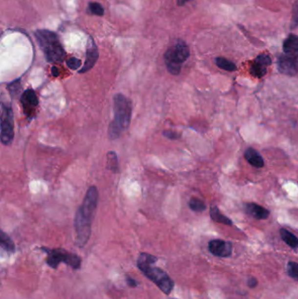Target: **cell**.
<instances>
[{
  "mask_svg": "<svg viewBox=\"0 0 298 299\" xmlns=\"http://www.w3.org/2000/svg\"><path fill=\"white\" fill-rule=\"evenodd\" d=\"M52 74L54 76H58L59 75V69L56 67V66H54L53 68H52Z\"/></svg>",
  "mask_w": 298,
  "mask_h": 299,
  "instance_id": "29",
  "label": "cell"
},
{
  "mask_svg": "<svg viewBox=\"0 0 298 299\" xmlns=\"http://www.w3.org/2000/svg\"><path fill=\"white\" fill-rule=\"evenodd\" d=\"M157 261L156 256L149 254L141 253L137 260V267L165 294L169 295L173 290V281L162 269L152 266Z\"/></svg>",
  "mask_w": 298,
  "mask_h": 299,
  "instance_id": "3",
  "label": "cell"
},
{
  "mask_svg": "<svg viewBox=\"0 0 298 299\" xmlns=\"http://www.w3.org/2000/svg\"><path fill=\"white\" fill-rule=\"evenodd\" d=\"M98 203V190L96 187H89L84 197L83 204L75 214V229L76 233V243L83 247L87 243L90 234L93 218L95 214Z\"/></svg>",
  "mask_w": 298,
  "mask_h": 299,
  "instance_id": "1",
  "label": "cell"
},
{
  "mask_svg": "<svg viewBox=\"0 0 298 299\" xmlns=\"http://www.w3.org/2000/svg\"><path fill=\"white\" fill-rule=\"evenodd\" d=\"M271 64V59L268 54L258 55L250 67V73L256 78H261L267 73V67Z\"/></svg>",
  "mask_w": 298,
  "mask_h": 299,
  "instance_id": "9",
  "label": "cell"
},
{
  "mask_svg": "<svg viewBox=\"0 0 298 299\" xmlns=\"http://www.w3.org/2000/svg\"><path fill=\"white\" fill-rule=\"evenodd\" d=\"M298 25V0H296L293 10H292V17L290 22V28L294 29Z\"/></svg>",
  "mask_w": 298,
  "mask_h": 299,
  "instance_id": "23",
  "label": "cell"
},
{
  "mask_svg": "<svg viewBox=\"0 0 298 299\" xmlns=\"http://www.w3.org/2000/svg\"><path fill=\"white\" fill-rule=\"evenodd\" d=\"M210 215H211L212 219L214 220V221H216V222L222 223V224L228 225V226L233 225L232 220H230L229 218H228L227 216L222 214L220 212L219 208L215 207V206H212L211 209H210Z\"/></svg>",
  "mask_w": 298,
  "mask_h": 299,
  "instance_id": "16",
  "label": "cell"
},
{
  "mask_svg": "<svg viewBox=\"0 0 298 299\" xmlns=\"http://www.w3.org/2000/svg\"><path fill=\"white\" fill-rule=\"evenodd\" d=\"M208 249L213 256L218 257H228L232 254V245L228 241L213 240L208 244Z\"/></svg>",
  "mask_w": 298,
  "mask_h": 299,
  "instance_id": "11",
  "label": "cell"
},
{
  "mask_svg": "<svg viewBox=\"0 0 298 299\" xmlns=\"http://www.w3.org/2000/svg\"><path fill=\"white\" fill-rule=\"evenodd\" d=\"M246 212L253 218L257 220H265L269 216V211L263 207L255 203H248L245 205Z\"/></svg>",
  "mask_w": 298,
  "mask_h": 299,
  "instance_id": "13",
  "label": "cell"
},
{
  "mask_svg": "<svg viewBox=\"0 0 298 299\" xmlns=\"http://www.w3.org/2000/svg\"><path fill=\"white\" fill-rule=\"evenodd\" d=\"M88 9H89V11H90V13H92V14L98 15V16L104 15V7H103L102 4H99V3H96V2L90 3L89 5H88Z\"/></svg>",
  "mask_w": 298,
  "mask_h": 299,
  "instance_id": "24",
  "label": "cell"
},
{
  "mask_svg": "<svg viewBox=\"0 0 298 299\" xmlns=\"http://www.w3.org/2000/svg\"><path fill=\"white\" fill-rule=\"evenodd\" d=\"M34 35L48 63L63 62L66 53L56 33L48 30H38Z\"/></svg>",
  "mask_w": 298,
  "mask_h": 299,
  "instance_id": "4",
  "label": "cell"
},
{
  "mask_svg": "<svg viewBox=\"0 0 298 299\" xmlns=\"http://www.w3.org/2000/svg\"><path fill=\"white\" fill-rule=\"evenodd\" d=\"M248 283H249V287H251V288H254V287L256 286V284H257L256 279H255V278L249 279V282H248Z\"/></svg>",
  "mask_w": 298,
  "mask_h": 299,
  "instance_id": "28",
  "label": "cell"
},
{
  "mask_svg": "<svg viewBox=\"0 0 298 299\" xmlns=\"http://www.w3.org/2000/svg\"><path fill=\"white\" fill-rule=\"evenodd\" d=\"M42 250L47 254L46 263L53 269H56L61 262L70 266L74 270H77L81 266L82 260L75 254L69 253L63 249H46L42 248Z\"/></svg>",
  "mask_w": 298,
  "mask_h": 299,
  "instance_id": "6",
  "label": "cell"
},
{
  "mask_svg": "<svg viewBox=\"0 0 298 299\" xmlns=\"http://www.w3.org/2000/svg\"><path fill=\"white\" fill-rule=\"evenodd\" d=\"M282 47L286 54L298 53V36L290 34L283 42Z\"/></svg>",
  "mask_w": 298,
  "mask_h": 299,
  "instance_id": "15",
  "label": "cell"
},
{
  "mask_svg": "<svg viewBox=\"0 0 298 299\" xmlns=\"http://www.w3.org/2000/svg\"><path fill=\"white\" fill-rule=\"evenodd\" d=\"M190 55V51L184 42H177L174 46L166 50L165 54V63L166 67L171 75H177L180 73L183 63L187 61Z\"/></svg>",
  "mask_w": 298,
  "mask_h": 299,
  "instance_id": "5",
  "label": "cell"
},
{
  "mask_svg": "<svg viewBox=\"0 0 298 299\" xmlns=\"http://www.w3.org/2000/svg\"><path fill=\"white\" fill-rule=\"evenodd\" d=\"M114 120L108 127V137L112 140L120 137L121 134L128 129L131 120V102L123 94L114 96Z\"/></svg>",
  "mask_w": 298,
  "mask_h": 299,
  "instance_id": "2",
  "label": "cell"
},
{
  "mask_svg": "<svg viewBox=\"0 0 298 299\" xmlns=\"http://www.w3.org/2000/svg\"><path fill=\"white\" fill-rule=\"evenodd\" d=\"M21 103L23 107L24 113L27 116H31L34 113L35 108H37L39 104L37 95L33 89L25 90L21 96Z\"/></svg>",
  "mask_w": 298,
  "mask_h": 299,
  "instance_id": "10",
  "label": "cell"
},
{
  "mask_svg": "<svg viewBox=\"0 0 298 299\" xmlns=\"http://www.w3.org/2000/svg\"><path fill=\"white\" fill-rule=\"evenodd\" d=\"M188 0H177V3H178V5H184V4L187 3Z\"/></svg>",
  "mask_w": 298,
  "mask_h": 299,
  "instance_id": "30",
  "label": "cell"
},
{
  "mask_svg": "<svg viewBox=\"0 0 298 299\" xmlns=\"http://www.w3.org/2000/svg\"><path fill=\"white\" fill-rule=\"evenodd\" d=\"M244 156L246 160L254 167L261 168L264 166V160L256 150L248 148L245 151Z\"/></svg>",
  "mask_w": 298,
  "mask_h": 299,
  "instance_id": "14",
  "label": "cell"
},
{
  "mask_svg": "<svg viewBox=\"0 0 298 299\" xmlns=\"http://www.w3.org/2000/svg\"><path fill=\"white\" fill-rule=\"evenodd\" d=\"M126 282L128 283V285L129 287H133V288H135V287L137 286V282L135 279L131 278H129V277H127L126 278Z\"/></svg>",
  "mask_w": 298,
  "mask_h": 299,
  "instance_id": "27",
  "label": "cell"
},
{
  "mask_svg": "<svg viewBox=\"0 0 298 299\" xmlns=\"http://www.w3.org/2000/svg\"><path fill=\"white\" fill-rule=\"evenodd\" d=\"M278 70L282 74L295 75L298 74V53L282 54L278 59Z\"/></svg>",
  "mask_w": 298,
  "mask_h": 299,
  "instance_id": "8",
  "label": "cell"
},
{
  "mask_svg": "<svg viewBox=\"0 0 298 299\" xmlns=\"http://www.w3.org/2000/svg\"><path fill=\"white\" fill-rule=\"evenodd\" d=\"M99 54H98V49L95 46V42L92 40L91 38L89 39L88 42V46H87V52H86V60L83 65V68L79 71L81 74L86 73L88 70H90L93 66H95V63L98 59Z\"/></svg>",
  "mask_w": 298,
  "mask_h": 299,
  "instance_id": "12",
  "label": "cell"
},
{
  "mask_svg": "<svg viewBox=\"0 0 298 299\" xmlns=\"http://www.w3.org/2000/svg\"><path fill=\"white\" fill-rule=\"evenodd\" d=\"M189 207L194 212H203L206 210V205L201 199L197 198L191 199Z\"/></svg>",
  "mask_w": 298,
  "mask_h": 299,
  "instance_id": "21",
  "label": "cell"
},
{
  "mask_svg": "<svg viewBox=\"0 0 298 299\" xmlns=\"http://www.w3.org/2000/svg\"><path fill=\"white\" fill-rule=\"evenodd\" d=\"M0 241H1L2 249H4L6 252L13 253L15 251V245H14L13 241H12V239L3 231L1 232Z\"/></svg>",
  "mask_w": 298,
  "mask_h": 299,
  "instance_id": "18",
  "label": "cell"
},
{
  "mask_svg": "<svg viewBox=\"0 0 298 299\" xmlns=\"http://www.w3.org/2000/svg\"><path fill=\"white\" fill-rule=\"evenodd\" d=\"M287 271L291 278L298 281V263L295 262H289L287 266Z\"/></svg>",
  "mask_w": 298,
  "mask_h": 299,
  "instance_id": "22",
  "label": "cell"
},
{
  "mask_svg": "<svg viewBox=\"0 0 298 299\" xmlns=\"http://www.w3.org/2000/svg\"><path fill=\"white\" fill-rule=\"evenodd\" d=\"M280 235L282 237V241H284L287 245L290 246L291 249H298V238L295 235L284 229H281Z\"/></svg>",
  "mask_w": 298,
  "mask_h": 299,
  "instance_id": "17",
  "label": "cell"
},
{
  "mask_svg": "<svg viewBox=\"0 0 298 299\" xmlns=\"http://www.w3.org/2000/svg\"><path fill=\"white\" fill-rule=\"evenodd\" d=\"M215 62L216 65L223 70L233 72V71H235L236 68H237L234 63H232L231 61H229L228 59L223 58V57H218L216 59Z\"/></svg>",
  "mask_w": 298,
  "mask_h": 299,
  "instance_id": "20",
  "label": "cell"
},
{
  "mask_svg": "<svg viewBox=\"0 0 298 299\" xmlns=\"http://www.w3.org/2000/svg\"><path fill=\"white\" fill-rule=\"evenodd\" d=\"M13 127V115L12 108L7 105L2 104L1 115V141L4 146L10 145L14 137Z\"/></svg>",
  "mask_w": 298,
  "mask_h": 299,
  "instance_id": "7",
  "label": "cell"
},
{
  "mask_svg": "<svg viewBox=\"0 0 298 299\" xmlns=\"http://www.w3.org/2000/svg\"><path fill=\"white\" fill-rule=\"evenodd\" d=\"M66 65L72 70H77L82 66V61L75 57H71L66 61Z\"/></svg>",
  "mask_w": 298,
  "mask_h": 299,
  "instance_id": "25",
  "label": "cell"
},
{
  "mask_svg": "<svg viewBox=\"0 0 298 299\" xmlns=\"http://www.w3.org/2000/svg\"><path fill=\"white\" fill-rule=\"evenodd\" d=\"M163 134H164L165 137L169 138V139H172V140H174V139H178V138L180 137V135H179L178 133L172 131V130H166V131L163 132Z\"/></svg>",
  "mask_w": 298,
  "mask_h": 299,
  "instance_id": "26",
  "label": "cell"
},
{
  "mask_svg": "<svg viewBox=\"0 0 298 299\" xmlns=\"http://www.w3.org/2000/svg\"><path fill=\"white\" fill-rule=\"evenodd\" d=\"M107 168L112 171L113 172H117L119 166H118V158L116 152L109 151L107 154Z\"/></svg>",
  "mask_w": 298,
  "mask_h": 299,
  "instance_id": "19",
  "label": "cell"
}]
</instances>
